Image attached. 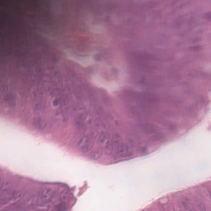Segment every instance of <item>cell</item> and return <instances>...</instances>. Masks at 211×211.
<instances>
[{"label": "cell", "instance_id": "obj_1", "mask_svg": "<svg viewBox=\"0 0 211 211\" xmlns=\"http://www.w3.org/2000/svg\"><path fill=\"white\" fill-rule=\"evenodd\" d=\"M147 208L162 210L208 211L211 208V181L207 180L158 199Z\"/></svg>", "mask_w": 211, "mask_h": 211}, {"label": "cell", "instance_id": "obj_3", "mask_svg": "<svg viewBox=\"0 0 211 211\" xmlns=\"http://www.w3.org/2000/svg\"><path fill=\"white\" fill-rule=\"evenodd\" d=\"M3 184V182L2 179L0 178V188L2 187Z\"/></svg>", "mask_w": 211, "mask_h": 211}, {"label": "cell", "instance_id": "obj_2", "mask_svg": "<svg viewBox=\"0 0 211 211\" xmlns=\"http://www.w3.org/2000/svg\"><path fill=\"white\" fill-rule=\"evenodd\" d=\"M20 193H12L10 196L7 198H4L1 201V203L2 204L9 203H14L17 201L21 198Z\"/></svg>", "mask_w": 211, "mask_h": 211}]
</instances>
